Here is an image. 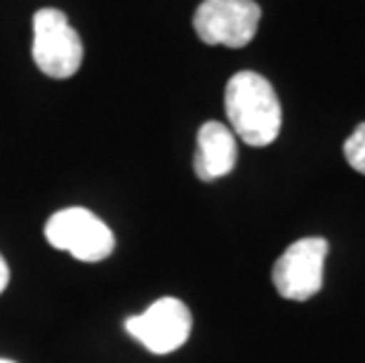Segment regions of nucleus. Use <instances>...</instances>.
<instances>
[{
	"mask_svg": "<svg viewBox=\"0 0 365 363\" xmlns=\"http://www.w3.org/2000/svg\"><path fill=\"white\" fill-rule=\"evenodd\" d=\"M262 7L255 0H203L193 14V29L207 45L245 48L257 34Z\"/></svg>",
	"mask_w": 365,
	"mask_h": 363,
	"instance_id": "39448f33",
	"label": "nucleus"
},
{
	"mask_svg": "<svg viewBox=\"0 0 365 363\" xmlns=\"http://www.w3.org/2000/svg\"><path fill=\"white\" fill-rule=\"evenodd\" d=\"M344 156L356 173L365 175V123H361L344 142Z\"/></svg>",
	"mask_w": 365,
	"mask_h": 363,
	"instance_id": "6e6552de",
	"label": "nucleus"
},
{
	"mask_svg": "<svg viewBox=\"0 0 365 363\" xmlns=\"http://www.w3.org/2000/svg\"><path fill=\"white\" fill-rule=\"evenodd\" d=\"M45 238L52 248L81 262H102L115 248L111 227L88 208H64L54 213L45 224Z\"/></svg>",
	"mask_w": 365,
	"mask_h": 363,
	"instance_id": "7ed1b4c3",
	"label": "nucleus"
},
{
	"mask_svg": "<svg viewBox=\"0 0 365 363\" xmlns=\"http://www.w3.org/2000/svg\"><path fill=\"white\" fill-rule=\"evenodd\" d=\"M0 363H14V361H7V359H0Z\"/></svg>",
	"mask_w": 365,
	"mask_h": 363,
	"instance_id": "9d476101",
	"label": "nucleus"
},
{
	"mask_svg": "<svg viewBox=\"0 0 365 363\" xmlns=\"http://www.w3.org/2000/svg\"><path fill=\"white\" fill-rule=\"evenodd\" d=\"M191 312L182 300L160 297L142 314L130 316L125 330L153 354H173L191 335Z\"/></svg>",
	"mask_w": 365,
	"mask_h": 363,
	"instance_id": "423d86ee",
	"label": "nucleus"
},
{
	"mask_svg": "<svg viewBox=\"0 0 365 363\" xmlns=\"http://www.w3.org/2000/svg\"><path fill=\"white\" fill-rule=\"evenodd\" d=\"M224 106L234 135L250 146H269L281 133L283 111L278 95L264 76L238 71L224 92Z\"/></svg>",
	"mask_w": 365,
	"mask_h": 363,
	"instance_id": "f257e3e1",
	"label": "nucleus"
},
{
	"mask_svg": "<svg viewBox=\"0 0 365 363\" xmlns=\"http://www.w3.org/2000/svg\"><path fill=\"white\" fill-rule=\"evenodd\" d=\"M31 55L36 66L50 78L64 81L78 73L83 64V41L57 7H43L34 14Z\"/></svg>",
	"mask_w": 365,
	"mask_h": 363,
	"instance_id": "f03ea898",
	"label": "nucleus"
},
{
	"mask_svg": "<svg viewBox=\"0 0 365 363\" xmlns=\"http://www.w3.org/2000/svg\"><path fill=\"white\" fill-rule=\"evenodd\" d=\"M7 283H10V267H7L5 257L0 255V295H3V290L7 288Z\"/></svg>",
	"mask_w": 365,
	"mask_h": 363,
	"instance_id": "1a4fd4ad",
	"label": "nucleus"
},
{
	"mask_svg": "<svg viewBox=\"0 0 365 363\" xmlns=\"http://www.w3.org/2000/svg\"><path fill=\"white\" fill-rule=\"evenodd\" d=\"M238 146L236 135L224 126V123L207 121L198 130L196 156H193V170L198 180L212 182L229 175L236 165Z\"/></svg>",
	"mask_w": 365,
	"mask_h": 363,
	"instance_id": "0eeeda50",
	"label": "nucleus"
},
{
	"mask_svg": "<svg viewBox=\"0 0 365 363\" xmlns=\"http://www.w3.org/2000/svg\"><path fill=\"white\" fill-rule=\"evenodd\" d=\"M328 257V241L321 236H309L294 241L276 260L271 279L278 295L292 302H307L323 288V269Z\"/></svg>",
	"mask_w": 365,
	"mask_h": 363,
	"instance_id": "20e7f679",
	"label": "nucleus"
}]
</instances>
